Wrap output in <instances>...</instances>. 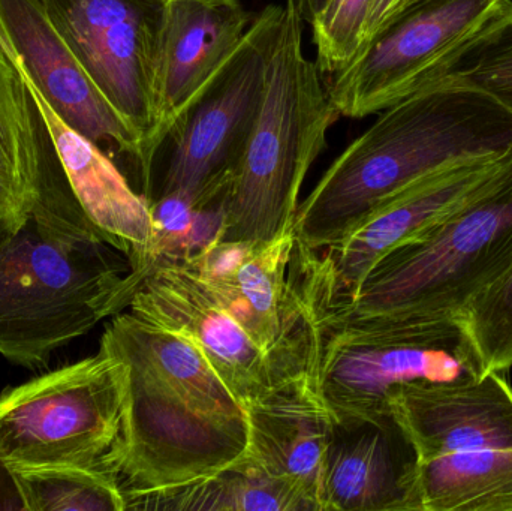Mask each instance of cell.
Here are the masks:
<instances>
[{"label":"cell","instance_id":"5","mask_svg":"<svg viewBox=\"0 0 512 511\" xmlns=\"http://www.w3.org/2000/svg\"><path fill=\"white\" fill-rule=\"evenodd\" d=\"M387 402L414 450L420 511H512L507 372L403 384Z\"/></svg>","mask_w":512,"mask_h":511},{"label":"cell","instance_id":"28","mask_svg":"<svg viewBox=\"0 0 512 511\" xmlns=\"http://www.w3.org/2000/svg\"><path fill=\"white\" fill-rule=\"evenodd\" d=\"M325 3H327V0H295L301 20L309 24L315 20L316 15L324 8Z\"/></svg>","mask_w":512,"mask_h":511},{"label":"cell","instance_id":"22","mask_svg":"<svg viewBox=\"0 0 512 511\" xmlns=\"http://www.w3.org/2000/svg\"><path fill=\"white\" fill-rule=\"evenodd\" d=\"M441 81L477 87L512 111V2L501 17L448 57L426 86Z\"/></svg>","mask_w":512,"mask_h":511},{"label":"cell","instance_id":"26","mask_svg":"<svg viewBox=\"0 0 512 511\" xmlns=\"http://www.w3.org/2000/svg\"><path fill=\"white\" fill-rule=\"evenodd\" d=\"M29 216V210L21 206L11 192L0 183V243L12 236Z\"/></svg>","mask_w":512,"mask_h":511},{"label":"cell","instance_id":"21","mask_svg":"<svg viewBox=\"0 0 512 511\" xmlns=\"http://www.w3.org/2000/svg\"><path fill=\"white\" fill-rule=\"evenodd\" d=\"M26 511H123L119 479L92 468L42 465L11 468Z\"/></svg>","mask_w":512,"mask_h":511},{"label":"cell","instance_id":"8","mask_svg":"<svg viewBox=\"0 0 512 511\" xmlns=\"http://www.w3.org/2000/svg\"><path fill=\"white\" fill-rule=\"evenodd\" d=\"M102 347L128 366L125 500L183 488L252 459L248 426L231 425L170 386L125 339L105 329Z\"/></svg>","mask_w":512,"mask_h":511},{"label":"cell","instance_id":"6","mask_svg":"<svg viewBox=\"0 0 512 511\" xmlns=\"http://www.w3.org/2000/svg\"><path fill=\"white\" fill-rule=\"evenodd\" d=\"M126 402L128 366L101 345L95 356L0 395V456L11 468L74 465L120 482Z\"/></svg>","mask_w":512,"mask_h":511},{"label":"cell","instance_id":"27","mask_svg":"<svg viewBox=\"0 0 512 511\" xmlns=\"http://www.w3.org/2000/svg\"><path fill=\"white\" fill-rule=\"evenodd\" d=\"M0 510L26 511L17 479L2 456H0Z\"/></svg>","mask_w":512,"mask_h":511},{"label":"cell","instance_id":"4","mask_svg":"<svg viewBox=\"0 0 512 511\" xmlns=\"http://www.w3.org/2000/svg\"><path fill=\"white\" fill-rule=\"evenodd\" d=\"M303 23L295 0H286L264 101L222 198L218 239L270 242L295 231L304 179L340 117L318 66L304 54Z\"/></svg>","mask_w":512,"mask_h":511},{"label":"cell","instance_id":"11","mask_svg":"<svg viewBox=\"0 0 512 511\" xmlns=\"http://www.w3.org/2000/svg\"><path fill=\"white\" fill-rule=\"evenodd\" d=\"M60 35L107 101L140 135L150 185L155 165L158 0H42Z\"/></svg>","mask_w":512,"mask_h":511},{"label":"cell","instance_id":"29","mask_svg":"<svg viewBox=\"0 0 512 511\" xmlns=\"http://www.w3.org/2000/svg\"><path fill=\"white\" fill-rule=\"evenodd\" d=\"M158 2L165 3L167 0H158Z\"/></svg>","mask_w":512,"mask_h":511},{"label":"cell","instance_id":"10","mask_svg":"<svg viewBox=\"0 0 512 511\" xmlns=\"http://www.w3.org/2000/svg\"><path fill=\"white\" fill-rule=\"evenodd\" d=\"M512 0H426L391 24L342 71L328 98L339 116L363 119L408 98Z\"/></svg>","mask_w":512,"mask_h":511},{"label":"cell","instance_id":"20","mask_svg":"<svg viewBox=\"0 0 512 511\" xmlns=\"http://www.w3.org/2000/svg\"><path fill=\"white\" fill-rule=\"evenodd\" d=\"M126 510L312 511L288 485L265 473L254 458L183 488L129 498Z\"/></svg>","mask_w":512,"mask_h":511},{"label":"cell","instance_id":"17","mask_svg":"<svg viewBox=\"0 0 512 511\" xmlns=\"http://www.w3.org/2000/svg\"><path fill=\"white\" fill-rule=\"evenodd\" d=\"M322 511H420L411 443L394 419L339 420L325 456Z\"/></svg>","mask_w":512,"mask_h":511},{"label":"cell","instance_id":"25","mask_svg":"<svg viewBox=\"0 0 512 511\" xmlns=\"http://www.w3.org/2000/svg\"><path fill=\"white\" fill-rule=\"evenodd\" d=\"M423 2H426V0H375L372 11H370L369 20H367L366 30H364L361 51L373 39L378 38L384 30H387L391 24L396 23L399 18L408 14Z\"/></svg>","mask_w":512,"mask_h":511},{"label":"cell","instance_id":"14","mask_svg":"<svg viewBox=\"0 0 512 511\" xmlns=\"http://www.w3.org/2000/svg\"><path fill=\"white\" fill-rule=\"evenodd\" d=\"M511 158L512 149L459 162L382 201L336 242L319 251L333 276V297L354 293L382 255L468 206L495 182Z\"/></svg>","mask_w":512,"mask_h":511},{"label":"cell","instance_id":"2","mask_svg":"<svg viewBox=\"0 0 512 511\" xmlns=\"http://www.w3.org/2000/svg\"><path fill=\"white\" fill-rule=\"evenodd\" d=\"M143 278L99 237L51 227L29 213L0 243V356L42 365L129 308Z\"/></svg>","mask_w":512,"mask_h":511},{"label":"cell","instance_id":"9","mask_svg":"<svg viewBox=\"0 0 512 511\" xmlns=\"http://www.w3.org/2000/svg\"><path fill=\"white\" fill-rule=\"evenodd\" d=\"M282 17L283 3L258 12L227 62L176 120L162 144H168V161L159 197L180 198L195 210L221 206L264 101Z\"/></svg>","mask_w":512,"mask_h":511},{"label":"cell","instance_id":"24","mask_svg":"<svg viewBox=\"0 0 512 511\" xmlns=\"http://www.w3.org/2000/svg\"><path fill=\"white\" fill-rule=\"evenodd\" d=\"M373 2L375 0H327L310 23L316 66L321 74L334 75L358 56Z\"/></svg>","mask_w":512,"mask_h":511},{"label":"cell","instance_id":"3","mask_svg":"<svg viewBox=\"0 0 512 511\" xmlns=\"http://www.w3.org/2000/svg\"><path fill=\"white\" fill-rule=\"evenodd\" d=\"M512 272V158L468 206L382 255L354 293L322 308L321 324L357 318L460 321Z\"/></svg>","mask_w":512,"mask_h":511},{"label":"cell","instance_id":"15","mask_svg":"<svg viewBox=\"0 0 512 511\" xmlns=\"http://www.w3.org/2000/svg\"><path fill=\"white\" fill-rule=\"evenodd\" d=\"M254 18L240 0L162 3L155 66V147L236 50Z\"/></svg>","mask_w":512,"mask_h":511},{"label":"cell","instance_id":"1","mask_svg":"<svg viewBox=\"0 0 512 511\" xmlns=\"http://www.w3.org/2000/svg\"><path fill=\"white\" fill-rule=\"evenodd\" d=\"M512 149V111L468 84H430L379 113L301 201L294 230L313 251L336 242L417 180Z\"/></svg>","mask_w":512,"mask_h":511},{"label":"cell","instance_id":"19","mask_svg":"<svg viewBox=\"0 0 512 511\" xmlns=\"http://www.w3.org/2000/svg\"><path fill=\"white\" fill-rule=\"evenodd\" d=\"M57 161L20 69L0 45V183L30 213Z\"/></svg>","mask_w":512,"mask_h":511},{"label":"cell","instance_id":"13","mask_svg":"<svg viewBox=\"0 0 512 511\" xmlns=\"http://www.w3.org/2000/svg\"><path fill=\"white\" fill-rule=\"evenodd\" d=\"M0 45L68 125L104 150L131 156L143 170L140 135L93 83L42 0H0Z\"/></svg>","mask_w":512,"mask_h":511},{"label":"cell","instance_id":"18","mask_svg":"<svg viewBox=\"0 0 512 511\" xmlns=\"http://www.w3.org/2000/svg\"><path fill=\"white\" fill-rule=\"evenodd\" d=\"M252 458L288 485L312 511H322L325 456L336 414L315 381L282 390L246 408Z\"/></svg>","mask_w":512,"mask_h":511},{"label":"cell","instance_id":"12","mask_svg":"<svg viewBox=\"0 0 512 511\" xmlns=\"http://www.w3.org/2000/svg\"><path fill=\"white\" fill-rule=\"evenodd\" d=\"M129 309L144 320L194 341L243 410L282 390L310 381L318 383L303 369L262 350L180 260L155 261L138 285Z\"/></svg>","mask_w":512,"mask_h":511},{"label":"cell","instance_id":"16","mask_svg":"<svg viewBox=\"0 0 512 511\" xmlns=\"http://www.w3.org/2000/svg\"><path fill=\"white\" fill-rule=\"evenodd\" d=\"M11 59L20 69L21 78L47 126L75 204L99 236L126 255L134 270L146 276L153 245L150 201L132 189L99 144L84 137L53 110L32 78L14 57Z\"/></svg>","mask_w":512,"mask_h":511},{"label":"cell","instance_id":"23","mask_svg":"<svg viewBox=\"0 0 512 511\" xmlns=\"http://www.w3.org/2000/svg\"><path fill=\"white\" fill-rule=\"evenodd\" d=\"M481 375L512 368V272L504 281L478 297L460 318Z\"/></svg>","mask_w":512,"mask_h":511},{"label":"cell","instance_id":"7","mask_svg":"<svg viewBox=\"0 0 512 511\" xmlns=\"http://www.w3.org/2000/svg\"><path fill=\"white\" fill-rule=\"evenodd\" d=\"M481 377L460 321L357 318L322 324L318 381L339 420L390 413L388 395L411 383Z\"/></svg>","mask_w":512,"mask_h":511}]
</instances>
